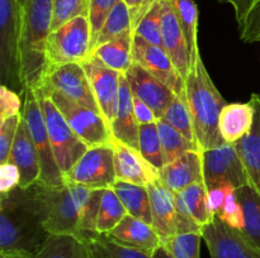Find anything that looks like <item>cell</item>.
<instances>
[{"mask_svg": "<svg viewBox=\"0 0 260 258\" xmlns=\"http://www.w3.org/2000/svg\"><path fill=\"white\" fill-rule=\"evenodd\" d=\"M218 2H220V3H226V4H230L231 7L235 8L236 4H238L239 0H218Z\"/></svg>", "mask_w": 260, "mask_h": 258, "instance_id": "obj_52", "label": "cell"}, {"mask_svg": "<svg viewBox=\"0 0 260 258\" xmlns=\"http://www.w3.org/2000/svg\"><path fill=\"white\" fill-rule=\"evenodd\" d=\"M177 13L180 28L184 33L185 42L188 46L190 66L194 63L200 55L198 46V7L194 0H169Z\"/></svg>", "mask_w": 260, "mask_h": 258, "instance_id": "obj_31", "label": "cell"}, {"mask_svg": "<svg viewBox=\"0 0 260 258\" xmlns=\"http://www.w3.org/2000/svg\"><path fill=\"white\" fill-rule=\"evenodd\" d=\"M23 5L19 0H0V78L2 85L22 94Z\"/></svg>", "mask_w": 260, "mask_h": 258, "instance_id": "obj_4", "label": "cell"}, {"mask_svg": "<svg viewBox=\"0 0 260 258\" xmlns=\"http://www.w3.org/2000/svg\"><path fill=\"white\" fill-rule=\"evenodd\" d=\"M239 34L246 43L260 42V0H246L245 10L238 22Z\"/></svg>", "mask_w": 260, "mask_h": 258, "instance_id": "obj_41", "label": "cell"}, {"mask_svg": "<svg viewBox=\"0 0 260 258\" xmlns=\"http://www.w3.org/2000/svg\"><path fill=\"white\" fill-rule=\"evenodd\" d=\"M174 195L180 214L189 217L201 227L212 222L215 215L208 206V191L205 184H193Z\"/></svg>", "mask_w": 260, "mask_h": 258, "instance_id": "obj_27", "label": "cell"}, {"mask_svg": "<svg viewBox=\"0 0 260 258\" xmlns=\"http://www.w3.org/2000/svg\"><path fill=\"white\" fill-rule=\"evenodd\" d=\"M132 58L157 80L169 86L175 94L184 90V78L182 77L164 47L151 45L134 34Z\"/></svg>", "mask_w": 260, "mask_h": 258, "instance_id": "obj_15", "label": "cell"}, {"mask_svg": "<svg viewBox=\"0 0 260 258\" xmlns=\"http://www.w3.org/2000/svg\"><path fill=\"white\" fill-rule=\"evenodd\" d=\"M20 174L18 167L12 162L0 164V194L9 192L19 186Z\"/></svg>", "mask_w": 260, "mask_h": 258, "instance_id": "obj_46", "label": "cell"}, {"mask_svg": "<svg viewBox=\"0 0 260 258\" xmlns=\"http://www.w3.org/2000/svg\"><path fill=\"white\" fill-rule=\"evenodd\" d=\"M80 63L88 76L101 113L111 125L116 118L119 96V81L123 73L109 68L94 55H90Z\"/></svg>", "mask_w": 260, "mask_h": 258, "instance_id": "obj_14", "label": "cell"}, {"mask_svg": "<svg viewBox=\"0 0 260 258\" xmlns=\"http://www.w3.org/2000/svg\"><path fill=\"white\" fill-rule=\"evenodd\" d=\"M37 89L38 96H40L43 114H45L46 126H47L48 137H50L56 162H57L62 175H65L88 151L89 147L71 129L65 116L61 114V111L51 100L50 96L43 93L41 89Z\"/></svg>", "mask_w": 260, "mask_h": 258, "instance_id": "obj_8", "label": "cell"}, {"mask_svg": "<svg viewBox=\"0 0 260 258\" xmlns=\"http://www.w3.org/2000/svg\"><path fill=\"white\" fill-rule=\"evenodd\" d=\"M90 55L89 20L86 17H78L52 30L48 35L46 45V71L65 63L83 62Z\"/></svg>", "mask_w": 260, "mask_h": 258, "instance_id": "obj_7", "label": "cell"}, {"mask_svg": "<svg viewBox=\"0 0 260 258\" xmlns=\"http://www.w3.org/2000/svg\"><path fill=\"white\" fill-rule=\"evenodd\" d=\"M126 215L127 210L124 209L123 204L114 190L112 187L104 190L101 207H99L98 220H96V230L99 234H108L109 232H112Z\"/></svg>", "mask_w": 260, "mask_h": 258, "instance_id": "obj_34", "label": "cell"}, {"mask_svg": "<svg viewBox=\"0 0 260 258\" xmlns=\"http://www.w3.org/2000/svg\"><path fill=\"white\" fill-rule=\"evenodd\" d=\"M20 120H22V114L10 116L0 121V164L7 163L9 159Z\"/></svg>", "mask_w": 260, "mask_h": 258, "instance_id": "obj_43", "label": "cell"}, {"mask_svg": "<svg viewBox=\"0 0 260 258\" xmlns=\"http://www.w3.org/2000/svg\"><path fill=\"white\" fill-rule=\"evenodd\" d=\"M134 34L147 43L162 47L161 37V0H156L145 17L137 23Z\"/></svg>", "mask_w": 260, "mask_h": 258, "instance_id": "obj_38", "label": "cell"}, {"mask_svg": "<svg viewBox=\"0 0 260 258\" xmlns=\"http://www.w3.org/2000/svg\"><path fill=\"white\" fill-rule=\"evenodd\" d=\"M184 91L200 152L225 144L218 129V120L228 103L213 83L201 53L184 78Z\"/></svg>", "mask_w": 260, "mask_h": 258, "instance_id": "obj_2", "label": "cell"}, {"mask_svg": "<svg viewBox=\"0 0 260 258\" xmlns=\"http://www.w3.org/2000/svg\"><path fill=\"white\" fill-rule=\"evenodd\" d=\"M159 180L173 194H178L193 184H203L201 152L189 151L165 164L159 171Z\"/></svg>", "mask_w": 260, "mask_h": 258, "instance_id": "obj_20", "label": "cell"}, {"mask_svg": "<svg viewBox=\"0 0 260 258\" xmlns=\"http://www.w3.org/2000/svg\"><path fill=\"white\" fill-rule=\"evenodd\" d=\"M89 0H53L51 29L55 30L78 17L88 18Z\"/></svg>", "mask_w": 260, "mask_h": 258, "instance_id": "obj_40", "label": "cell"}, {"mask_svg": "<svg viewBox=\"0 0 260 258\" xmlns=\"http://www.w3.org/2000/svg\"><path fill=\"white\" fill-rule=\"evenodd\" d=\"M139 129L140 124L137 123L134 111V95L129 89L128 80L123 73L119 81V96L116 118L111 124L112 136L114 141L139 151Z\"/></svg>", "mask_w": 260, "mask_h": 258, "instance_id": "obj_22", "label": "cell"}, {"mask_svg": "<svg viewBox=\"0 0 260 258\" xmlns=\"http://www.w3.org/2000/svg\"><path fill=\"white\" fill-rule=\"evenodd\" d=\"M128 32H134L131 14H129L128 8L124 4L123 0H117L113 9L109 13L108 18L104 23L103 28H102L101 33H99L95 48L98 46L103 45V43L116 39V38L121 37V35L126 34Z\"/></svg>", "mask_w": 260, "mask_h": 258, "instance_id": "obj_33", "label": "cell"}, {"mask_svg": "<svg viewBox=\"0 0 260 258\" xmlns=\"http://www.w3.org/2000/svg\"><path fill=\"white\" fill-rule=\"evenodd\" d=\"M146 187L150 195L152 227L162 242L178 234L179 212L175 202V195L168 190L160 180L151 182Z\"/></svg>", "mask_w": 260, "mask_h": 258, "instance_id": "obj_18", "label": "cell"}, {"mask_svg": "<svg viewBox=\"0 0 260 258\" xmlns=\"http://www.w3.org/2000/svg\"><path fill=\"white\" fill-rule=\"evenodd\" d=\"M8 162L14 163L19 169L20 187H29L41 180L40 157H38L35 143L28 133L23 116L17 129Z\"/></svg>", "mask_w": 260, "mask_h": 258, "instance_id": "obj_21", "label": "cell"}, {"mask_svg": "<svg viewBox=\"0 0 260 258\" xmlns=\"http://www.w3.org/2000/svg\"><path fill=\"white\" fill-rule=\"evenodd\" d=\"M202 233H187L177 234L172 238L162 240L168 249L175 258H200Z\"/></svg>", "mask_w": 260, "mask_h": 258, "instance_id": "obj_39", "label": "cell"}, {"mask_svg": "<svg viewBox=\"0 0 260 258\" xmlns=\"http://www.w3.org/2000/svg\"><path fill=\"white\" fill-rule=\"evenodd\" d=\"M47 94L79 138L88 147L113 143L111 125L98 110L75 103L58 91L46 86H36Z\"/></svg>", "mask_w": 260, "mask_h": 258, "instance_id": "obj_6", "label": "cell"}, {"mask_svg": "<svg viewBox=\"0 0 260 258\" xmlns=\"http://www.w3.org/2000/svg\"><path fill=\"white\" fill-rule=\"evenodd\" d=\"M244 212V228L241 234L260 250V195L253 186L246 185L235 190Z\"/></svg>", "mask_w": 260, "mask_h": 258, "instance_id": "obj_30", "label": "cell"}, {"mask_svg": "<svg viewBox=\"0 0 260 258\" xmlns=\"http://www.w3.org/2000/svg\"><path fill=\"white\" fill-rule=\"evenodd\" d=\"M234 189L230 185H223V186L215 187V189L208 191V206L213 215H220L222 211L223 204H225L228 192ZM235 190V189H234Z\"/></svg>", "mask_w": 260, "mask_h": 258, "instance_id": "obj_47", "label": "cell"}, {"mask_svg": "<svg viewBox=\"0 0 260 258\" xmlns=\"http://www.w3.org/2000/svg\"><path fill=\"white\" fill-rule=\"evenodd\" d=\"M23 96L20 94L12 90L8 86H0V121L10 118V116L22 114L23 109Z\"/></svg>", "mask_w": 260, "mask_h": 258, "instance_id": "obj_45", "label": "cell"}, {"mask_svg": "<svg viewBox=\"0 0 260 258\" xmlns=\"http://www.w3.org/2000/svg\"><path fill=\"white\" fill-rule=\"evenodd\" d=\"M156 125L157 131H159L160 141H161L162 152H164V158L167 164L175 161V159L179 158L180 156H183V154L189 151L200 152L197 144L190 142L187 137L183 136L180 132L173 128L170 124H168L162 119H157Z\"/></svg>", "mask_w": 260, "mask_h": 258, "instance_id": "obj_32", "label": "cell"}, {"mask_svg": "<svg viewBox=\"0 0 260 258\" xmlns=\"http://www.w3.org/2000/svg\"><path fill=\"white\" fill-rule=\"evenodd\" d=\"M22 116L27 125L28 133L37 149L41 163V180L48 186H60L65 182L63 175L56 162L46 126L45 114L41 106L40 96L35 86H27L22 93Z\"/></svg>", "mask_w": 260, "mask_h": 258, "instance_id": "obj_5", "label": "cell"}, {"mask_svg": "<svg viewBox=\"0 0 260 258\" xmlns=\"http://www.w3.org/2000/svg\"><path fill=\"white\" fill-rule=\"evenodd\" d=\"M19 2H20V4H22V5H24V3H25V0H19Z\"/></svg>", "mask_w": 260, "mask_h": 258, "instance_id": "obj_53", "label": "cell"}, {"mask_svg": "<svg viewBox=\"0 0 260 258\" xmlns=\"http://www.w3.org/2000/svg\"><path fill=\"white\" fill-rule=\"evenodd\" d=\"M132 45H134V32H128L116 39L98 46L91 55L98 57L112 70L126 73L134 63Z\"/></svg>", "mask_w": 260, "mask_h": 258, "instance_id": "obj_28", "label": "cell"}, {"mask_svg": "<svg viewBox=\"0 0 260 258\" xmlns=\"http://www.w3.org/2000/svg\"><path fill=\"white\" fill-rule=\"evenodd\" d=\"M254 106L249 103L226 104L220 114L218 129L226 143H236L250 132L254 121Z\"/></svg>", "mask_w": 260, "mask_h": 258, "instance_id": "obj_25", "label": "cell"}, {"mask_svg": "<svg viewBox=\"0 0 260 258\" xmlns=\"http://www.w3.org/2000/svg\"><path fill=\"white\" fill-rule=\"evenodd\" d=\"M114 168L117 180L147 186L159 180V171L142 157L140 151L114 141Z\"/></svg>", "mask_w": 260, "mask_h": 258, "instance_id": "obj_19", "label": "cell"}, {"mask_svg": "<svg viewBox=\"0 0 260 258\" xmlns=\"http://www.w3.org/2000/svg\"><path fill=\"white\" fill-rule=\"evenodd\" d=\"M134 111L137 123H139L140 125H144V124H152L157 121L156 115H155L154 111L151 110V108H150L147 104H145L142 100H140L139 98H136V96H134Z\"/></svg>", "mask_w": 260, "mask_h": 258, "instance_id": "obj_49", "label": "cell"}, {"mask_svg": "<svg viewBox=\"0 0 260 258\" xmlns=\"http://www.w3.org/2000/svg\"><path fill=\"white\" fill-rule=\"evenodd\" d=\"M124 75L128 80L132 95L147 104L156 118L161 119L169 104L174 99V91L136 62L132 63Z\"/></svg>", "mask_w": 260, "mask_h": 258, "instance_id": "obj_16", "label": "cell"}, {"mask_svg": "<svg viewBox=\"0 0 260 258\" xmlns=\"http://www.w3.org/2000/svg\"><path fill=\"white\" fill-rule=\"evenodd\" d=\"M221 220L229 224L230 227L235 228V229L241 230L244 228V212L243 207H241L240 201H239L238 196H236L235 190L231 189L228 192L226 196L225 204H223L222 211L220 215H217Z\"/></svg>", "mask_w": 260, "mask_h": 258, "instance_id": "obj_44", "label": "cell"}, {"mask_svg": "<svg viewBox=\"0 0 260 258\" xmlns=\"http://www.w3.org/2000/svg\"><path fill=\"white\" fill-rule=\"evenodd\" d=\"M47 217L45 228L48 234L79 235L80 211L78 204L66 182L60 186H48L43 184Z\"/></svg>", "mask_w": 260, "mask_h": 258, "instance_id": "obj_12", "label": "cell"}, {"mask_svg": "<svg viewBox=\"0 0 260 258\" xmlns=\"http://www.w3.org/2000/svg\"><path fill=\"white\" fill-rule=\"evenodd\" d=\"M36 258H101L91 243L73 234H48Z\"/></svg>", "mask_w": 260, "mask_h": 258, "instance_id": "obj_26", "label": "cell"}, {"mask_svg": "<svg viewBox=\"0 0 260 258\" xmlns=\"http://www.w3.org/2000/svg\"><path fill=\"white\" fill-rule=\"evenodd\" d=\"M161 37L162 47L169 55L178 72L185 78L190 68L188 46L177 13L169 0H161Z\"/></svg>", "mask_w": 260, "mask_h": 258, "instance_id": "obj_17", "label": "cell"}, {"mask_svg": "<svg viewBox=\"0 0 260 258\" xmlns=\"http://www.w3.org/2000/svg\"><path fill=\"white\" fill-rule=\"evenodd\" d=\"M63 179L94 190L113 187L117 181L113 144L89 147Z\"/></svg>", "mask_w": 260, "mask_h": 258, "instance_id": "obj_10", "label": "cell"}, {"mask_svg": "<svg viewBox=\"0 0 260 258\" xmlns=\"http://www.w3.org/2000/svg\"><path fill=\"white\" fill-rule=\"evenodd\" d=\"M37 86L53 89L75 103L101 111L88 76L80 62L65 63L48 68Z\"/></svg>", "mask_w": 260, "mask_h": 258, "instance_id": "obj_11", "label": "cell"}, {"mask_svg": "<svg viewBox=\"0 0 260 258\" xmlns=\"http://www.w3.org/2000/svg\"><path fill=\"white\" fill-rule=\"evenodd\" d=\"M250 101L255 110L253 126L235 146L245 166L250 186L260 195V94H251Z\"/></svg>", "mask_w": 260, "mask_h": 258, "instance_id": "obj_23", "label": "cell"}, {"mask_svg": "<svg viewBox=\"0 0 260 258\" xmlns=\"http://www.w3.org/2000/svg\"><path fill=\"white\" fill-rule=\"evenodd\" d=\"M152 258H175V257L172 254V252H170L164 244H161L160 247H157L156 249L154 250V253H152Z\"/></svg>", "mask_w": 260, "mask_h": 258, "instance_id": "obj_50", "label": "cell"}, {"mask_svg": "<svg viewBox=\"0 0 260 258\" xmlns=\"http://www.w3.org/2000/svg\"><path fill=\"white\" fill-rule=\"evenodd\" d=\"M89 242L91 243L101 258H152L154 253L127 247L112 239L107 234H98Z\"/></svg>", "mask_w": 260, "mask_h": 258, "instance_id": "obj_37", "label": "cell"}, {"mask_svg": "<svg viewBox=\"0 0 260 258\" xmlns=\"http://www.w3.org/2000/svg\"><path fill=\"white\" fill-rule=\"evenodd\" d=\"M112 189L122 201L127 214L152 225L150 195L146 186L117 180Z\"/></svg>", "mask_w": 260, "mask_h": 258, "instance_id": "obj_29", "label": "cell"}, {"mask_svg": "<svg viewBox=\"0 0 260 258\" xmlns=\"http://www.w3.org/2000/svg\"><path fill=\"white\" fill-rule=\"evenodd\" d=\"M162 120L177 129L178 132L187 137L190 142L196 143L194 128H193L192 115H190L189 108H188L187 99H185V91L183 90L180 94H175L174 99L165 110L162 115ZM197 144V143H196Z\"/></svg>", "mask_w": 260, "mask_h": 258, "instance_id": "obj_35", "label": "cell"}, {"mask_svg": "<svg viewBox=\"0 0 260 258\" xmlns=\"http://www.w3.org/2000/svg\"><path fill=\"white\" fill-rule=\"evenodd\" d=\"M117 0H89L88 20L90 25V48L93 53L96 46L99 33L108 18L109 13L113 9Z\"/></svg>", "mask_w": 260, "mask_h": 258, "instance_id": "obj_42", "label": "cell"}, {"mask_svg": "<svg viewBox=\"0 0 260 258\" xmlns=\"http://www.w3.org/2000/svg\"><path fill=\"white\" fill-rule=\"evenodd\" d=\"M139 151L142 157L157 171L167 164L156 123L140 125Z\"/></svg>", "mask_w": 260, "mask_h": 258, "instance_id": "obj_36", "label": "cell"}, {"mask_svg": "<svg viewBox=\"0 0 260 258\" xmlns=\"http://www.w3.org/2000/svg\"><path fill=\"white\" fill-rule=\"evenodd\" d=\"M245 5H246V0H239L236 7L234 8V10H235L236 22H239V20L241 19V17H243L244 10H245Z\"/></svg>", "mask_w": 260, "mask_h": 258, "instance_id": "obj_51", "label": "cell"}, {"mask_svg": "<svg viewBox=\"0 0 260 258\" xmlns=\"http://www.w3.org/2000/svg\"><path fill=\"white\" fill-rule=\"evenodd\" d=\"M202 239L211 258H260V250L254 247L240 230L230 227L217 215L202 227Z\"/></svg>", "mask_w": 260, "mask_h": 258, "instance_id": "obj_13", "label": "cell"}, {"mask_svg": "<svg viewBox=\"0 0 260 258\" xmlns=\"http://www.w3.org/2000/svg\"><path fill=\"white\" fill-rule=\"evenodd\" d=\"M203 164V184L207 191L230 185L238 190L250 185L245 166L235 143H225L217 148L201 152Z\"/></svg>", "mask_w": 260, "mask_h": 258, "instance_id": "obj_9", "label": "cell"}, {"mask_svg": "<svg viewBox=\"0 0 260 258\" xmlns=\"http://www.w3.org/2000/svg\"><path fill=\"white\" fill-rule=\"evenodd\" d=\"M53 0H25L22 24V80L37 86L46 71V45L51 34Z\"/></svg>", "mask_w": 260, "mask_h": 258, "instance_id": "obj_3", "label": "cell"}, {"mask_svg": "<svg viewBox=\"0 0 260 258\" xmlns=\"http://www.w3.org/2000/svg\"><path fill=\"white\" fill-rule=\"evenodd\" d=\"M43 182L0 194V254L36 258L48 232Z\"/></svg>", "mask_w": 260, "mask_h": 258, "instance_id": "obj_1", "label": "cell"}, {"mask_svg": "<svg viewBox=\"0 0 260 258\" xmlns=\"http://www.w3.org/2000/svg\"><path fill=\"white\" fill-rule=\"evenodd\" d=\"M107 235L127 247L147 252H154L161 245V239L151 224L129 214H127L122 222Z\"/></svg>", "mask_w": 260, "mask_h": 258, "instance_id": "obj_24", "label": "cell"}, {"mask_svg": "<svg viewBox=\"0 0 260 258\" xmlns=\"http://www.w3.org/2000/svg\"><path fill=\"white\" fill-rule=\"evenodd\" d=\"M123 2L127 5V8H128L129 14H131L132 25H134L135 29L137 23L145 17V14L149 12L150 8L155 4L156 0H123Z\"/></svg>", "mask_w": 260, "mask_h": 258, "instance_id": "obj_48", "label": "cell"}]
</instances>
